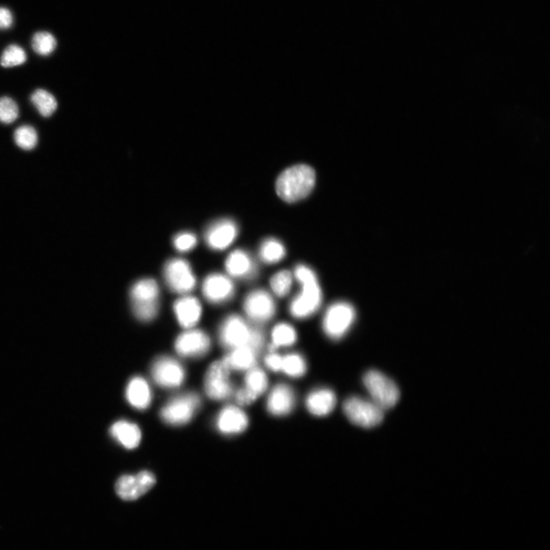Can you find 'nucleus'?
<instances>
[{
    "label": "nucleus",
    "instance_id": "obj_14",
    "mask_svg": "<svg viewBox=\"0 0 550 550\" xmlns=\"http://www.w3.org/2000/svg\"><path fill=\"white\" fill-rule=\"evenodd\" d=\"M177 353L185 358H200L207 354L211 348V340L203 330L188 329L180 333L175 342Z\"/></svg>",
    "mask_w": 550,
    "mask_h": 550
},
{
    "label": "nucleus",
    "instance_id": "obj_3",
    "mask_svg": "<svg viewBox=\"0 0 550 550\" xmlns=\"http://www.w3.org/2000/svg\"><path fill=\"white\" fill-rule=\"evenodd\" d=\"M160 294L155 279L144 277L135 282L130 291L131 308L135 318L143 323L155 320L159 312Z\"/></svg>",
    "mask_w": 550,
    "mask_h": 550
},
{
    "label": "nucleus",
    "instance_id": "obj_21",
    "mask_svg": "<svg viewBox=\"0 0 550 550\" xmlns=\"http://www.w3.org/2000/svg\"><path fill=\"white\" fill-rule=\"evenodd\" d=\"M337 396L329 389H319L309 394L306 407L315 417H326L335 410Z\"/></svg>",
    "mask_w": 550,
    "mask_h": 550
},
{
    "label": "nucleus",
    "instance_id": "obj_27",
    "mask_svg": "<svg viewBox=\"0 0 550 550\" xmlns=\"http://www.w3.org/2000/svg\"><path fill=\"white\" fill-rule=\"evenodd\" d=\"M260 257L267 264H275L286 256V249L280 241L268 239L260 247Z\"/></svg>",
    "mask_w": 550,
    "mask_h": 550
},
{
    "label": "nucleus",
    "instance_id": "obj_7",
    "mask_svg": "<svg viewBox=\"0 0 550 550\" xmlns=\"http://www.w3.org/2000/svg\"><path fill=\"white\" fill-rule=\"evenodd\" d=\"M165 281L171 291L176 294H190L196 284L193 268L187 261L180 258H170L163 268Z\"/></svg>",
    "mask_w": 550,
    "mask_h": 550
},
{
    "label": "nucleus",
    "instance_id": "obj_38",
    "mask_svg": "<svg viewBox=\"0 0 550 550\" xmlns=\"http://www.w3.org/2000/svg\"><path fill=\"white\" fill-rule=\"evenodd\" d=\"M13 23L12 13L4 7H0V30L10 29Z\"/></svg>",
    "mask_w": 550,
    "mask_h": 550
},
{
    "label": "nucleus",
    "instance_id": "obj_36",
    "mask_svg": "<svg viewBox=\"0 0 550 550\" xmlns=\"http://www.w3.org/2000/svg\"><path fill=\"white\" fill-rule=\"evenodd\" d=\"M237 403L240 406H248L254 403L257 398L254 394L248 392L245 387H242L235 394Z\"/></svg>",
    "mask_w": 550,
    "mask_h": 550
},
{
    "label": "nucleus",
    "instance_id": "obj_24",
    "mask_svg": "<svg viewBox=\"0 0 550 550\" xmlns=\"http://www.w3.org/2000/svg\"><path fill=\"white\" fill-rule=\"evenodd\" d=\"M256 355L254 349L245 346L232 349L223 359L231 371H249L255 367Z\"/></svg>",
    "mask_w": 550,
    "mask_h": 550
},
{
    "label": "nucleus",
    "instance_id": "obj_18",
    "mask_svg": "<svg viewBox=\"0 0 550 550\" xmlns=\"http://www.w3.org/2000/svg\"><path fill=\"white\" fill-rule=\"evenodd\" d=\"M173 309L178 323L186 330L194 328L202 317L200 301L190 294L180 296L175 302Z\"/></svg>",
    "mask_w": 550,
    "mask_h": 550
},
{
    "label": "nucleus",
    "instance_id": "obj_37",
    "mask_svg": "<svg viewBox=\"0 0 550 550\" xmlns=\"http://www.w3.org/2000/svg\"><path fill=\"white\" fill-rule=\"evenodd\" d=\"M282 356L273 353L266 356L265 363L270 371L278 373L282 372Z\"/></svg>",
    "mask_w": 550,
    "mask_h": 550
},
{
    "label": "nucleus",
    "instance_id": "obj_13",
    "mask_svg": "<svg viewBox=\"0 0 550 550\" xmlns=\"http://www.w3.org/2000/svg\"><path fill=\"white\" fill-rule=\"evenodd\" d=\"M237 223L229 218H222L211 222L204 231L206 245L214 251H223L229 248L238 237Z\"/></svg>",
    "mask_w": 550,
    "mask_h": 550
},
{
    "label": "nucleus",
    "instance_id": "obj_12",
    "mask_svg": "<svg viewBox=\"0 0 550 550\" xmlns=\"http://www.w3.org/2000/svg\"><path fill=\"white\" fill-rule=\"evenodd\" d=\"M252 331L248 323L238 315H230L221 323L219 337L221 344L230 349L249 345Z\"/></svg>",
    "mask_w": 550,
    "mask_h": 550
},
{
    "label": "nucleus",
    "instance_id": "obj_30",
    "mask_svg": "<svg viewBox=\"0 0 550 550\" xmlns=\"http://www.w3.org/2000/svg\"><path fill=\"white\" fill-rule=\"evenodd\" d=\"M32 46L38 55L48 56L56 50L57 41L55 36L50 32H39L33 36Z\"/></svg>",
    "mask_w": 550,
    "mask_h": 550
},
{
    "label": "nucleus",
    "instance_id": "obj_6",
    "mask_svg": "<svg viewBox=\"0 0 550 550\" xmlns=\"http://www.w3.org/2000/svg\"><path fill=\"white\" fill-rule=\"evenodd\" d=\"M384 410L373 401L359 396H351L344 404V412L355 425L363 428H373L384 420Z\"/></svg>",
    "mask_w": 550,
    "mask_h": 550
},
{
    "label": "nucleus",
    "instance_id": "obj_11",
    "mask_svg": "<svg viewBox=\"0 0 550 550\" xmlns=\"http://www.w3.org/2000/svg\"><path fill=\"white\" fill-rule=\"evenodd\" d=\"M153 380L161 387L177 389L185 380V368L177 361L170 356H160L151 367Z\"/></svg>",
    "mask_w": 550,
    "mask_h": 550
},
{
    "label": "nucleus",
    "instance_id": "obj_1",
    "mask_svg": "<svg viewBox=\"0 0 550 550\" xmlns=\"http://www.w3.org/2000/svg\"><path fill=\"white\" fill-rule=\"evenodd\" d=\"M315 184V173L308 165L287 168L276 180L279 197L287 203H295L310 195Z\"/></svg>",
    "mask_w": 550,
    "mask_h": 550
},
{
    "label": "nucleus",
    "instance_id": "obj_33",
    "mask_svg": "<svg viewBox=\"0 0 550 550\" xmlns=\"http://www.w3.org/2000/svg\"><path fill=\"white\" fill-rule=\"evenodd\" d=\"M292 275L288 270H284L275 274L270 279V287L273 292L278 296L283 297L289 294L292 287Z\"/></svg>",
    "mask_w": 550,
    "mask_h": 550
},
{
    "label": "nucleus",
    "instance_id": "obj_9",
    "mask_svg": "<svg viewBox=\"0 0 550 550\" xmlns=\"http://www.w3.org/2000/svg\"><path fill=\"white\" fill-rule=\"evenodd\" d=\"M230 368L223 359L215 361L211 365L204 378L206 394L214 401H223L233 393L230 381Z\"/></svg>",
    "mask_w": 550,
    "mask_h": 550
},
{
    "label": "nucleus",
    "instance_id": "obj_15",
    "mask_svg": "<svg viewBox=\"0 0 550 550\" xmlns=\"http://www.w3.org/2000/svg\"><path fill=\"white\" fill-rule=\"evenodd\" d=\"M202 292L206 299L213 304H220L232 299L235 294L230 278L220 273L207 275L202 285Z\"/></svg>",
    "mask_w": 550,
    "mask_h": 550
},
{
    "label": "nucleus",
    "instance_id": "obj_20",
    "mask_svg": "<svg viewBox=\"0 0 550 550\" xmlns=\"http://www.w3.org/2000/svg\"><path fill=\"white\" fill-rule=\"evenodd\" d=\"M125 398L135 409H148L152 401V394L145 378L139 376L132 377L126 387Z\"/></svg>",
    "mask_w": 550,
    "mask_h": 550
},
{
    "label": "nucleus",
    "instance_id": "obj_28",
    "mask_svg": "<svg viewBox=\"0 0 550 550\" xmlns=\"http://www.w3.org/2000/svg\"><path fill=\"white\" fill-rule=\"evenodd\" d=\"M268 386V377L263 370L254 367L248 371L245 377L244 387L257 399L266 392Z\"/></svg>",
    "mask_w": 550,
    "mask_h": 550
},
{
    "label": "nucleus",
    "instance_id": "obj_16",
    "mask_svg": "<svg viewBox=\"0 0 550 550\" xmlns=\"http://www.w3.org/2000/svg\"><path fill=\"white\" fill-rule=\"evenodd\" d=\"M244 311L251 320L265 322L274 317L275 304L273 297L266 292L257 290L246 296Z\"/></svg>",
    "mask_w": 550,
    "mask_h": 550
},
{
    "label": "nucleus",
    "instance_id": "obj_29",
    "mask_svg": "<svg viewBox=\"0 0 550 550\" xmlns=\"http://www.w3.org/2000/svg\"><path fill=\"white\" fill-rule=\"evenodd\" d=\"M14 141L18 147L30 151L36 147L38 144V133L32 126L29 125H22L14 132Z\"/></svg>",
    "mask_w": 550,
    "mask_h": 550
},
{
    "label": "nucleus",
    "instance_id": "obj_25",
    "mask_svg": "<svg viewBox=\"0 0 550 550\" xmlns=\"http://www.w3.org/2000/svg\"><path fill=\"white\" fill-rule=\"evenodd\" d=\"M273 342L269 349L272 353L279 347H288L294 345L297 335L294 328L288 323H279L273 330Z\"/></svg>",
    "mask_w": 550,
    "mask_h": 550
},
{
    "label": "nucleus",
    "instance_id": "obj_17",
    "mask_svg": "<svg viewBox=\"0 0 550 550\" xmlns=\"http://www.w3.org/2000/svg\"><path fill=\"white\" fill-rule=\"evenodd\" d=\"M247 414L237 406H227L218 414L215 420L216 428L225 435L242 434L249 427Z\"/></svg>",
    "mask_w": 550,
    "mask_h": 550
},
{
    "label": "nucleus",
    "instance_id": "obj_19",
    "mask_svg": "<svg viewBox=\"0 0 550 550\" xmlns=\"http://www.w3.org/2000/svg\"><path fill=\"white\" fill-rule=\"evenodd\" d=\"M295 403V394L292 387L279 384L269 394L267 410L273 416L283 417L293 411Z\"/></svg>",
    "mask_w": 550,
    "mask_h": 550
},
{
    "label": "nucleus",
    "instance_id": "obj_22",
    "mask_svg": "<svg viewBox=\"0 0 550 550\" xmlns=\"http://www.w3.org/2000/svg\"><path fill=\"white\" fill-rule=\"evenodd\" d=\"M111 437L127 449L137 448L142 440V432L138 425L128 420L116 421L110 430Z\"/></svg>",
    "mask_w": 550,
    "mask_h": 550
},
{
    "label": "nucleus",
    "instance_id": "obj_31",
    "mask_svg": "<svg viewBox=\"0 0 550 550\" xmlns=\"http://www.w3.org/2000/svg\"><path fill=\"white\" fill-rule=\"evenodd\" d=\"M282 372L294 378L301 377L306 373L305 359L300 354L287 355L282 358Z\"/></svg>",
    "mask_w": 550,
    "mask_h": 550
},
{
    "label": "nucleus",
    "instance_id": "obj_32",
    "mask_svg": "<svg viewBox=\"0 0 550 550\" xmlns=\"http://www.w3.org/2000/svg\"><path fill=\"white\" fill-rule=\"evenodd\" d=\"M26 53L17 44H11L4 51L0 64L4 68H13L24 64L26 61Z\"/></svg>",
    "mask_w": 550,
    "mask_h": 550
},
{
    "label": "nucleus",
    "instance_id": "obj_23",
    "mask_svg": "<svg viewBox=\"0 0 550 550\" xmlns=\"http://www.w3.org/2000/svg\"><path fill=\"white\" fill-rule=\"evenodd\" d=\"M228 274L237 278H250L256 275V269L246 251L237 249L231 252L225 263Z\"/></svg>",
    "mask_w": 550,
    "mask_h": 550
},
{
    "label": "nucleus",
    "instance_id": "obj_26",
    "mask_svg": "<svg viewBox=\"0 0 550 550\" xmlns=\"http://www.w3.org/2000/svg\"><path fill=\"white\" fill-rule=\"evenodd\" d=\"M31 102L43 117L51 116L58 108L56 97L43 89L35 90L31 96Z\"/></svg>",
    "mask_w": 550,
    "mask_h": 550
},
{
    "label": "nucleus",
    "instance_id": "obj_4",
    "mask_svg": "<svg viewBox=\"0 0 550 550\" xmlns=\"http://www.w3.org/2000/svg\"><path fill=\"white\" fill-rule=\"evenodd\" d=\"M363 383L373 401L384 411L394 407L400 399L399 387L383 373L377 370L367 372Z\"/></svg>",
    "mask_w": 550,
    "mask_h": 550
},
{
    "label": "nucleus",
    "instance_id": "obj_5",
    "mask_svg": "<svg viewBox=\"0 0 550 550\" xmlns=\"http://www.w3.org/2000/svg\"><path fill=\"white\" fill-rule=\"evenodd\" d=\"M201 405L200 396L195 393L179 395L161 408L160 416L168 425L183 426L192 420Z\"/></svg>",
    "mask_w": 550,
    "mask_h": 550
},
{
    "label": "nucleus",
    "instance_id": "obj_2",
    "mask_svg": "<svg viewBox=\"0 0 550 550\" xmlns=\"http://www.w3.org/2000/svg\"><path fill=\"white\" fill-rule=\"evenodd\" d=\"M296 280L302 285V291L292 301L290 312L293 317L304 319L317 311L322 302V292L317 276L310 268L300 265L294 270Z\"/></svg>",
    "mask_w": 550,
    "mask_h": 550
},
{
    "label": "nucleus",
    "instance_id": "obj_8",
    "mask_svg": "<svg viewBox=\"0 0 550 550\" xmlns=\"http://www.w3.org/2000/svg\"><path fill=\"white\" fill-rule=\"evenodd\" d=\"M354 306L346 302H338L330 306L324 315L323 327L332 339L344 337L355 320Z\"/></svg>",
    "mask_w": 550,
    "mask_h": 550
},
{
    "label": "nucleus",
    "instance_id": "obj_10",
    "mask_svg": "<svg viewBox=\"0 0 550 550\" xmlns=\"http://www.w3.org/2000/svg\"><path fill=\"white\" fill-rule=\"evenodd\" d=\"M156 483V477L149 471H142L137 475H122L115 483V492L126 501L139 499L150 491Z\"/></svg>",
    "mask_w": 550,
    "mask_h": 550
},
{
    "label": "nucleus",
    "instance_id": "obj_34",
    "mask_svg": "<svg viewBox=\"0 0 550 550\" xmlns=\"http://www.w3.org/2000/svg\"><path fill=\"white\" fill-rule=\"evenodd\" d=\"M19 106L12 98H0V123L11 124L19 117Z\"/></svg>",
    "mask_w": 550,
    "mask_h": 550
},
{
    "label": "nucleus",
    "instance_id": "obj_35",
    "mask_svg": "<svg viewBox=\"0 0 550 550\" xmlns=\"http://www.w3.org/2000/svg\"><path fill=\"white\" fill-rule=\"evenodd\" d=\"M197 242L196 234L191 231L178 232L173 240L174 247L180 252H187L194 249Z\"/></svg>",
    "mask_w": 550,
    "mask_h": 550
}]
</instances>
